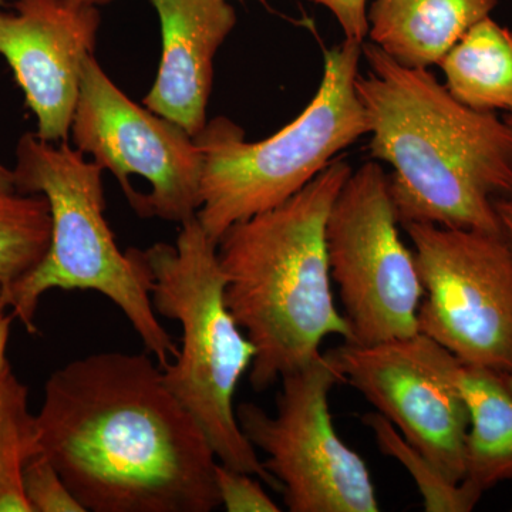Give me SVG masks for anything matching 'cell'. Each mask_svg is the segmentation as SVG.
Returning a JSON list of instances; mask_svg holds the SVG:
<instances>
[{
  "instance_id": "cell-1",
  "label": "cell",
  "mask_w": 512,
  "mask_h": 512,
  "mask_svg": "<svg viewBox=\"0 0 512 512\" xmlns=\"http://www.w3.org/2000/svg\"><path fill=\"white\" fill-rule=\"evenodd\" d=\"M36 426L40 451L86 512L221 507L214 448L144 353H94L55 370Z\"/></svg>"
},
{
  "instance_id": "cell-2",
  "label": "cell",
  "mask_w": 512,
  "mask_h": 512,
  "mask_svg": "<svg viewBox=\"0 0 512 512\" xmlns=\"http://www.w3.org/2000/svg\"><path fill=\"white\" fill-rule=\"evenodd\" d=\"M356 90L375 160L393 167L399 224L503 234L495 201L512 194V126L458 101L429 69L402 66L363 43Z\"/></svg>"
},
{
  "instance_id": "cell-3",
  "label": "cell",
  "mask_w": 512,
  "mask_h": 512,
  "mask_svg": "<svg viewBox=\"0 0 512 512\" xmlns=\"http://www.w3.org/2000/svg\"><path fill=\"white\" fill-rule=\"evenodd\" d=\"M352 171L340 154L301 191L218 241L225 301L255 348L249 382L256 392L311 362L329 336L353 342L326 248L330 211Z\"/></svg>"
},
{
  "instance_id": "cell-4",
  "label": "cell",
  "mask_w": 512,
  "mask_h": 512,
  "mask_svg": "<svg viewBox=\"0 0 512 512\" xmlns=\"http://www.w3.org/2000/svg\"><path fill=\"white\" fill-rule=\"evenodd\" d=\"M103 171L67 141L56 146L36 133L20 137L12 168L16 191L46 198L52 235L40 264L13 286L3 303L35 335L36 312L45 293H101L119 306L164 369L178 356V346L154 311L143 265L133 248L126 254L120 251L107 224Z\"/></svg>"
},
{
  "instance_id": "cell-5",
  "label": "cell",
  "mask_w": 512,
  "mask_h": 512,
  "mask_svg": "<svg viewBox=\"0 0 512 512\" xmlns=\"http://www.w3.org/2000/svg\"><path fill=\"white\" fill-rule=\"evenodd\" d=\"M133 251L150 282L154 311L181 325V348L163 369L165 383L200 423L220 463L278 490L238 424L234 396L255 348L225 301L217 242L194 217L181 224L174 245Z\"/></svg>"
},
{
  "instance_id": "cell-6",
  "label": "cell",
  "mask_w": 512,
  "mask_h": 512,
  "mask_svg": "<svg viewBox=\"0 0 512 512\" xmlns=\"http://www.w3.org/2000/svg\"><path fill=\"white\" fill-rule=\"evenodd\" d=\"M362 45L345 40L326 50L315 97L274 136L252 143L241 127L218 117L194 137L204 154L197 217L217 244L229 227L282 204L369 134L356 90Z\"/></svg>"
},
{
  "instance_id": "cell-7",
  "label": "cell",
  "mask_w": 512,
  "mask_h": 512,
  "mask_svg": "<svg viewBox=\"0 0 512 512\" xmlns=\"http://www.w3.org/2000/svg\"><path fill=\"white\" fill-rule=\"evenodd\" d=\"M276 414L242 403L237 419L291 512H377L379 501L365 460L335 429L329 396L342 383L328 355L282 376Z\"/></svg>"
},
{
  "instance_id": "cell-8",
  "label": "cell",
  "mask_w": 512,
  "mask_h": 512,
  "mask_svg": "<svg viewBox=\"0 0 512 512\" xmlns=\"http://www.w3.org/2000/svg\"><path fill=\"white\" fill-rule=\"evenodd\" d=\"M330 276L356 345H377L419 333L424 289L414 252L404 245L389 175L370 161L352 171L326 225Z\"/></svg>"
},
{
  "instance_id": "cell-9",
  "label": "cell",
  "mask_w": 512,
  "mask_h": 512,
  "mask_svg": "<svg viewBox=\"0 0 512 512\" xmlns=\"http://www.w3.org/2000/svg\"><path fill=\"white\" fill-rule=\"evenodd\" d=\"M403 227L424 289L419 333L467 365L512 375V249L503 234Z\"/></svg>"
},
{
  "instance_id": "cell-10",
  "label": "cell",
  "mask_w": 512,
  "mask_h": 512,
  "mask_svg": "<svg viewBox=\"0 0 512 512\" xmlns=\"http://www.w3.org/2000/svg\"><path fill=\"white\" fill-rule=\"evenodd\" d=\"M73 143L116 175L140 217L184 224L200 211L204 154L174 121L138 106L94 56L83 66Z\"/></svg>"
},
{
  "instance_id": "cell-11",
  "label": "cell",
  "mask_w": 512,
  "mask_h": 512,
  "mask_svg": "<svg viewBox=\"0 0 512 512\" xmlns=\"http://www.w3.org/2000/svg\"><path fill=\"white\" fill-rule=\"evenodd\" d=\"M443 346L417 333L377 345L329 350L342 383L376 407L454 483L466 476L468 412L443 363Z\"/></svg>"
},
{
  "instance_id": "cell-12",
  "label": "cell",
  "mask_w": 512,
  "mask_h": 512,
  "mask_svg": "<svg viewBox=\"0 0 512 512\" xmlns=\"http://www.w3.org/2000/svg\"><path fill=\"white\" fill-rule=\"evenodd\" d=\"M100 13L72 0H16L0 12V55L5 57L37 137L62 143L72 130L84 62L93 56Z\"/></svg>"
},
{
  "instance_id": "cell-13",
  "label": "cell",
  "mask_w": 512,
  "mask_h": 512,
  "mask_svg": "<svg viewBox=\"0 0 512 512\" xmlns=\"http://www.w3.org/2000/svg\"><path fill=\"white\" fill-rule=\"evenodd\" d=\"M151 2L161 22L163 55L144 106L197 137L207 126L215 56L237 25V13L231 0Z\"/></svg>"
},
{
  "instance_id": "cell-14",
  "label": "cell",
  "mask_w": 512,
  "mask_h": 512,
  "mask_svg": "<svg viewBox=\"0 0 512 512\" xmlns=\"http://www.w3.org/2000/svg\"><path fill=\"white\" fill-rule=\"evenodd\" d=\"M498 0H375L367 12L373 45L402 66H439Z\"/></svg>"
},
{
  "instance_id": "cell-15",
  "label": "cell",
  "mask_w": 512,
  "mask_h": 512,
  "mask_svg": "<svg viewBox=\"0 0 512 512\" xmlns=\"http://www.w3.org/2000/svg\"><path fill=\"white\" fill-rule=\"evenodd\" d=\"M443 363L467 406L463 481L484 494L512 481V392L500 373L467 365L446 349Z\"/></svg>"
},
{
  "instance_id": "cell-16",
  "label": "cell",
  "mask_w": 512,
  "mask_h": 512,
  "mask_svg": "<svg viewBox=\"0 0 512 512\" xmlns=\"http://www.w3.org/2000/svg\"><path fill=\"white\" fill-rule=\"evenodd\" d=\"M439 66L448 92L471 109H512V28L491 16L477 22Z\"/></svg>"
},
{
  "instance_id": "cell-17",
  "label": "cell",
  "mask_w": 512,
  "mask_h": 512,
  "mask_svg": "<svg viewBox=\"0 0 512 512\" xmlns=\"http://www.w3.org/2000/svg\"><path fill=\"white\" fill-rule=\"evenodd\" d=\"M15 315L0 301V512H32L22 487V468L40 451L28 387L13 372L9 340Z\"/></svg>"
},
{
  "instance_id": "cell-18",
  "label": "cell",
  "mask_w": 512,
  "mask_h": 512,
  "mask_svg": "<svg viewBox=\"0 0 512 512\" xmlns=\"http://www.w3.org/2000/svg\"><path fill=\"white\" fill-rule=\"evenodd\" d=\"M50 235L52 217L43 195L15 192L0 197V301L40 264Z\"/></svg>"
},
{
  "instance_id": "cell-19",
  "label": "cell",
  "mask_w": 512,
  "mask_h": 512,
  "mask_svg": "<svg viewBox=\"0 0 512 512\" xmlns=\"http://www.w3.org/2000/svg\"><path fill=\"white\" fill-rule=\"evenodd\" d=\"M363 421L372 430L379 450L402 464L412 476L423 498L424 511L470 512L480 503L483 493L466 481L454 483L444 476L440 468L404 439L400 431L382 414H367Z\"/></svg>"
},
{
  "instance_id": "cell-20",
  "label": "cell",
  "mask_w": 512,
  "mask_h": 512,
  "mask_svg": "<svg viewBox=\"0 0 512 512\" xmlns=\"http://www.w3.org/2000/svg\"><path fill=\"white\" fill-rule=\"evenodd\" d=\"M22 487L32 512H86L42 451L23 464Z\"/></svg>"
},
{
  "instance_id": "cell-21",
  "label": "cell",
  "mask_w": 512,
  "mask_h": 512,
  "mask_svg": "<svg viewBox=\"0 0 512 512\" xmlns=\"http://www.w3.org/2000/svg\"><path fill=\"white\" fill-rule=\"evenodd\" d=\"M215 485L221 505L228 512L281 511L254 476L229 468L220 461L215 467Z\"/></svg>"
},
{
  "instance_id": "cell-22",
  "label": "cell",
  "mask_w": 512,
  "mask_h": 512,
  "mask_svg": "<svg viewBox=\"0 0 512 512\" xmlns=\"http://www.w3.org/2000/svg\"><path fill=\"white\" fill-rule=\"evenodd\" d=\"M323 6L338 20L345 40L355 43H365L369 35V20H367V0H309Z\"/></svg>"
},
{
  "instance_id": "cell-23",
  "label": "cell",
  "mask_w": 512,
  "mask_h": 512,
  "mask_svg": "<svg viewBox=\"0 0 512 512\" xmlns=\"http://www.w3.org/2000/svg\"><path fill=\"white\" fill-rule=\"evenodd\" d=\"M495 211L500 220L503 237L512 249V194L495 201Z\"/></svg>"
},
{
  "instance_id": "cell-24",
  "label": "cell",
  "mask_w": 512,
  "mask_h": 512,
  "mask_svg": "<svg viewBox=\"0 0 512 512\" xmlns=\"http://www.w3.org/2000/svg\"><path fill=\"white\" fill-rule=\"evenodd\" d=\"M15 180H13L12 170L0 165V197L3 195L15 194Z\"/></svg>"
},
{
  "instance_id": "cell-25",
  "label": "cell",
  "mask_w": 512,
  "mask_h": 512,
  "mask_svg": "<svg viewBox=\"0 0 512 512\" xmlns=\"http://www.w3.org/2000/svg\"><path fill=\"white\" fill-rule=\"evenodd\" d=\"M74 3H79V5H87V6H100V5H109L113 0H72Z\"/></svg>"
},
{
  "instance_id": "cell-26",
  "label": "cell",
  "mask_w": 512,
  "mask_h": 512,
  "mask_svg": "<svg viewBox=\"0 0 512 512\" xmlns=\"http://www.w3.org/2000/svg\"><path fill=\"white\" fill-rule=\"evenodd\" d=\"M505 383H507V386L510 387V390L512 392V375L504 376Z\"/></svg>"
},
{
  "instance_id": "cell-27",
  "label": "cell",
  "mask_w": 512,
  "mask_h": 512,
  "mask_svg": "<svg viewBox=\"0 0 512 512\" xmlns=\"http://www.w3.org/2000/svg\"><path fill=\"white\" fill-rule=\"evenodd\" d=\"M507 113H508V116H507V119H505V120H507L508 123H510L512 126V109L510 111H507Z\"/></svg>"
},
{
  "instance_id": "cell-28",
  "label": "cell",
  "mask_w": 512,
  "mask_h": 512,
  "mask_svg": "<svg viewBox=\"0 0 512 512\" xmlns=\"http://www.w3.org/2000/svg\"><path fill=\"white\" fill-rule=\"evenodd\" d=\"M3 2H5V0H0V5H2Z\"/></svg>"
},
{
  "instance_id": "cell-29",
  "label": "cell",
  "mask_w": 512,
  "mask_h": 512,
  "mask_svg": "<svg viewBox=\"0 0 512 512\" xmlns=\"http://www.w3.org/2000/svg\"><path fill=\"white\" fill-rule=\"evenodd\" d=\"M0 298H2V292H0Z\"/></svg>"
}]
</instances>
